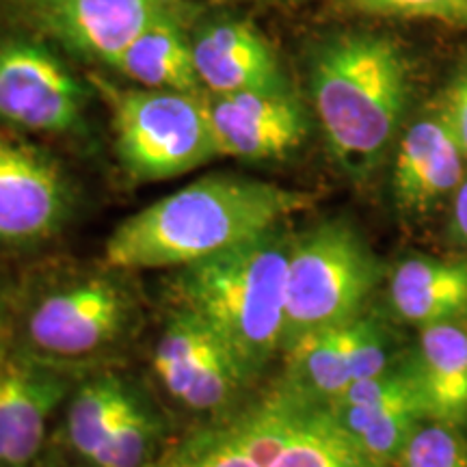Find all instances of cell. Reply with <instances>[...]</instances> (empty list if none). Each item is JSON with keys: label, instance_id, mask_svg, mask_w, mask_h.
<instances>
[{"label": "cell", "instance_id": "cell-14", "mask_svg": "<svg viewBox=\"0 0 467 467\" xmlns=\"http://www.w3.org/2000/svg\"><path fill=\"white\" fill-rule=\"evenodd\" d=\"M463 151L440 117L416 121L396 150L392 195L405 214H424L463 182Z\"/></svg>", "mask_w": 467, "mask_h": 467}, {"label": "cell", "instance_id": "cell-24", "mask_svg": "<svg viewBox=\"0 0 467 467\" xmlns=\"http://www.w3.org/2000/svg\"><path fill=\"white\" fill-rule=\"evenodd\" d=\"M400 467H467V443L454 426L424 420L405 446Z\"/></svg>", "mask_w": 467, "mask_h": 467}, {"label": "cell", "instance_id": "cell-18", "mask_svg": "<svg viewBox=\"0 0 467 467\" xmlns=\"http://www.w3.org/2000/svg\"><path fill=\"white\" fill-rule=\"evenodd\" d=\"M192 16H171L150 26L128 46L113 69L145 89H162L202 96L191 42Z\"/></svg>", "mask_w": 467, "mask_h": 467}, {"label": "cell", "instance_id": "cell-28", "mask_svg": "<svg viewBox=\"0 0 467 467\" xmlns=\"http://www.w3.org/2000/svg\"><path fill=\"white\" fill-rule=\"evenodd\" d=\"M5 301H7V296H5L3 282H0V327H3V318H5ZM0 350H3V348H0Z\"/></svg>", "mask_w": 467, "mask_h": 467}, {"label": "cell", "instance_id": "cell-7", "mask_svg": "<svg viewBox=\"0 0 467 467\" xmlns=\"http://www.w3.org/2000/svg\"><path fill=\"white\" fill-rule=\"evenodd\" d=\"M22 16L69 55L113 63L128 46L171 16H197L189 0H26Z\"/></svg>", "mask_w": 467, "mask_h": 467}, {"label": "cell", "instance_id": "cell-9", "mask_svg": "<svg viewBox=\"0 0 467 467\" xmlns=\"http://www.w3.org/2000/svg\"><path fill=\"white\" fill-rule=\"evenodd\" d=\"M72 210L67 175L48 150L0 134V249H28L61 232Z\"/></svg>", "mask_w": 467, "mask_h": 467}, {"label": "cell", "instance_id": "cell-15", "mask_svg": "<svg viewBox=\"0 0 467 467\" xmlns=\"http://www.w3.org/2000/svg\"><path fill=\"white\" fill-rule=\"evenodd\" d=\"M411 364L426 420L454 426L467 422V331L457 323L424 327Z\"/></svg>", "mask_w": 467, "mask_h": 467}, {"label": "cell", "instance_id": "cell-26", "mask_svg": "<svg viewBox=\"0 0 467 467\" xmlns=\"http://www.w3.org/2000/svg\"><path fill=\"white\" fill-rule=\"evenodd\" d=\"M440 119L467 159V63L461 67L457 78L452 80L451 89H448L446 107H443Z\"/></svg>", "mask_w": 467, "mask_h": 467}, {"label": "cell", "instance_id": "cell-2", "mask_svg": "<svg viewBox=\"0 0 467 467\" xmlns=\"http://www.w3.org/2000/svg\"><path fill=\"white\" fill-rule=\"evenodd\" d=\"M309 91L337 167L355 180L368 178L407 109L409 76L399 46L359 31L327 39L312 52Z\"/></svg>", "mask_w": 467, "mask_h": 467}, {"label": "cell", "instance_id": "cell-5", "mask_svg": "<svg viewBox=\"0 0 467 467\" xmlns=\"http://www.w3.org/2000/svg\"><path fill=\"white\" fill-rule=\"evenodd\" d=\"M115 151L139 182H161L219 156L203 96L162 89H107Z\"/></svg>", "mask_w": 467, "mask_h": 467}, {"label": "cell", "instance_id": "cell-8", "mask_svg": "<svg viewBox=\"0 0 467 467\" xmlns=\"http://www.w3.org/2000/svg\"><path fill=\"white\" fill-rule=\"evenodd\" d=\"M126 290L109 277H89L39 296L22 320V347L46 361L76 359L109 347L128 323Z\"/></svg>", "mask_w": 467, "mask_h": 467}, {"label": "cell", "instance_id": "cell-19", "mask_svg": "<svg viewBox=\"0 0 467 467\" xmlns=\"http://www.w3.org/2000/svg\"><path fill=\"white\" fill-rule=\"evenodd\" d=\"M350 446L379 467L399 463L405 446L426 420L420 396L375 402V405L320 407Z\"/></svg>", "mask_w": 467, "mask_h": 467}, {"label": "cell", "instance_id": "cell-20", "mask_svg": "<svg viewBox=\"0 0 467 467\" xmlns=\"http://www.w3.org/2000/svg\"><path fill=\"white\" fill-rule=\"evenodd\" d=\"M130 396L117 377L93 379L74 394L67 407V437L80 457L91 463Z\"/></svg>", "mask_w": 467, "mask_h": 467}, {"label": "cell", "instance_id": "cell-25", "mask_svg": "<svg viewBox=\"0 0 467 467\" xmlns=\"http://www.w3.org/2000/svg\"><path fill=\"white\" fill-rule=\"evenodd\" d=\"M350 3L379 16L467 22V0H350Z\"/></svg>", "mask_w": 467, "mask_h": 467}, {"label": "cell", "instance_id": "cell-3", "mask_svg": "<svg viewBox=\"0 0 467 467\" xmlns=\"http://www.w3.org/2000/svg\"><path fill=\"white\" fill-rule=\"evenodd\" d=\"M292 238L279 230L178 268V309L192 314L234 350L251 377L284 347L285 279Z\"/></svg>", "mask_w": 467, "mask_h": 467}, {"label": "cell", "instance_id": "cell-12", "mask_svg": "<svg viewBox=\"0 0 467 467\" xmlns=\"http://www.w3.org/2000/svg\"><path fill=\"white\" fill-rule=\"evenodd\" d=\"M66 394V377L50 361L16 347L0 350V467H28L39 457Z\"/></svg>", "mask_w": 467, "mask_h": 467}, {"label": "cell", "instance_id": "cell-16", "mask_svg": "<svg viewBox=\"0 0 467 467\" xmlns=\"http://www.w3.org/2000/svg\"><path fill=\"white\" fill-rule=\"evenodd\" d=\"M394 314L420 329L457 323L467 314V262L407 258L389 277Z\"/></svg>", "mask_w": 467, "mask_h": 467}, {"label": "cell", "instance_id": "cell-11", "mask_svg": "<svg viewBox=\"0 0 467 467\" xmlns=\"http://www.w3.org/2000/svg\"><path fill=\"white\" fill-rule=\"evenodd\" d=\"M219 156L243 162L288 159L309 134V119L292 91H243L203 96Z\"/></svg>", "mask_w": 467, "mask_h": 467}, {"label": "cell", "instance_id": "cell-27", "mask_svg": "<svg viewBox=\"0 0 467 467\" xmlns=\"http://www.w3.org/2000/svg\"><path fill=\"white\" fill-rule=\"evenodd\" d=\"M452 234L461 244L467 247V175L459 189L454 191L452 200Z\"/></svg>", "mask_w": 467, "mask_h": 467}, {"label": "cell", "instance_id": "cell-6", "mask_svg": "<svg viewBox=\"0 0 467 467\" xmlns=\"http://www.w3.org/2000/svg\"><path fill=\"white\" fill-rule=\"evenodd\" d=\"M89 89L48 46L0 39V121L16 130L67 134L85 128Z\"/></svg>", "mask_w": 467, "mask_h": 467}, {"label": "cell", "instance_id": "cell-1", "mask_svg": "<svg viewBox=\"0 0 467 467\" xmlns=\"http://www.w3.org/2000/svg\"><path fill=\"white\" fill-rule=\"evenodd\" d=\"M312 195L238 173H210L150 203L110 234L104 260L117 271L184 268L277 230Z\"/></svg>", "mask_w": 467, "mask_h": 467}, {"label": "cell", "instance_id": "cell-17", "mask_svg": "<svg viewBox=\"0 0 467 467\" xmlns=\"http://www.w3.org/2000/svg\"><path fill=\"white\" fill-rule=\"evenodd\" d=\"M359 318V317H358ZM358 318L347 325L314 331L288 350L285 392L312 407H327L358 383L355 340Z\"/></svg>", "mask_w": 467, "mask_h": 467}, {"label": "cell", "instance_id": "cell-13", "mask_svg": "<svg viewBox=\"0 0 467 467\" xmlns=\"http://www.w3.org/2000/svg\"><path fill=\"white\" fill-rule=\"evenodd\" d=\"M192 57L208 93L288 91L277 52L247 20L217 16L191 28Z\"/></svg>", "mask_w": 467, "mask_h": 467}, {"label": "cell", "instance_id": "cell-22", "mask_svg": "<svg viewBox=\"0 0 467 467\" xmlns=\"http://www.w3.org/2000/svg\"><path fill=\"white\" fill-rule=\"evenodd\" d=\"M159 467H266V463L251 448L238 416L182 443Z\"/></svg>", "mask_w": 467, "mask_h": 467}, {"label": "cell", "instance_id": "cell-21", "mask_svg": "<svg viewBox=\"0 0 467 467\" xmlns=\"http://www.w3.org/2000/svg\"><path fill=\"white\" fill-rule=\"evenodd\" d=\"M268 467H379L355 451L320 407H309L306 418Z\"/></svg>", "mask_w": 467, "mask_h": 467}, {"label": "cell", "instance_id": "cell-23", "mask_svg": "<svg viewBox=\"0 0 467 467\" xmlns=\"http://www.w3.org/2000/svg\"><path fill=\"white\" fill-rule=\"evenodd\" d=\"M159 440V426L141 400L130 396L91 463L96 467H145Z\"/></svg>", "mask_w": 467, "mask_h": 467}, {"label": "cell", "instance_id": "cell-4", "mask_svg": "<svg viewBox=\"0 0 467 467\" xmlns=\"http://www.w3.org/2000/svg\"><path fill=\"white\" fill-rule=\"evenodd\" d=\"M381 273L375 251L344 219L320 221L292 238L284 348L314 331L361 317Z\"/></svg>", "mask_w": 467, "mask_h": 467}, {"label": "cell", "instance_id": "cell-10", "mask_svg": "<svg viewBox=\"0 0 467 467\" xmlns=\"http://www.w3.org/2000/svg\"><path fill=\"white\" fill-rule=\"evenodd\" d=\"M154 372L167 394L192 411L221 409L249 375L206 323L178 309L154 348Z\"/></svg>", "mask_w": 467, "mask_h": 467}]
</instances>
